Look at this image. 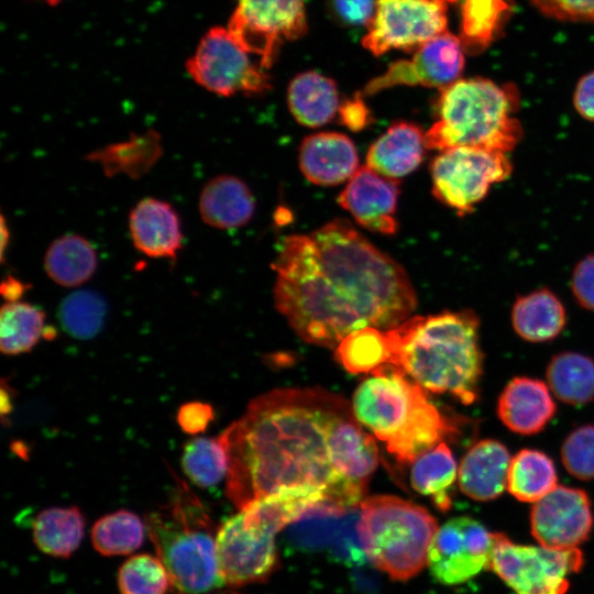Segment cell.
<instances>
[{
	"instance_id": "37",
	"label": "cell",
	"mask_w": 594,
	"mask_h": 594,
	"mask_svg": "<svg viewBox=\"0 0 594 594\" xmlns=\"http://www.w3.org/2000/svg\"><path fill=\"white\" fill-rule=\"evenodd\" d=\"M182 466L187 477L200 487L218 484L228 474L229 455L221 435L196 438L184 447Z\"/></svg>"
},
{
	"instance_id": "10",
	"label": "cell",
	"mask_w": 594,
	"mask_h": 594,
	"mask_svg": "<svg viewBox=\"0 0 594 594\" xmlns=\"http://www.w3.org/2000/svg\"><path fill=\"white\" fill-rule=\"evenodd\" d=\"M250 55L228 28L213 26L202 35L185 66L197 85L215 95H260L271 88V81L265 68L256 66Z\"/></svg>"
},
{
	"instance_id": "16",
	"label": "cell",
	"mask_w": 594,
	"mask_h": 594,
	"mask_svg": "<svg viewBox=\"0 0 594 594\" xmlns=\"http://www.w3.org/2000/svg\"><path fill=\"white\" fill-rule=\"evenodd\" d=\"M464 54L459 35L447 30L416 48L409 59L391 64L385 73L369 81L360 94L372 96L399 85L442 89L460 79Z\"/></svg>"
},
{
	"instance_id": "42",
	"label": "cell",
	"mask_w": 594,
	"mask_h": 594,
	"mask_svg": "<svg viewBox=\"0 0 594 594\" xmlns=\"http://www.w3.org/2000/svg\"><path fill=\"white\" fill-rule=\"evenodd\" d=\"M570 285L575 301L594 311V254L585 255L575 264Z\"/></svg>"
},
{
	"instance_id": "6",
	"label": "cell",
	"mask_w": 594,
	"mask_h": 594,
	"mask_svg": "<svg viewBox=\"0 0 594 594\" xmlns=\"http://www.w3.org/2000/svg\"><path fill=\"white\" fill-rule=\"evenodd\" d=\"M519 94L513 84L474 77L440 89L437 121L425 132L427 148L475 146L509 153L522 136L516 117Z\"/></svg>"
},
{
	"instance_id": "30",
	"label": "cell",
	"mask_w": 594,
	"mask_h": 594,
	"mask_svg": "<svg viewBox=\"0 0 594 594\" xmlns=\"http://www.w3.org/2000/svg\"><path fill=\"white\" fill-rule=\"evenodd\" d=\"M85 532V518L77 507H51L42 510L33 522V540L45 554L68 558L79 547Z\"/></svg>"
},
{
	"instance_id": "7",
	"label": "cell",
	"mask_w": 594,
	"mask_h": 594,
	"mask_svg": "<svg viewBox=\"0 0 594 594\" xmlns=\"http://www.w3.org/2000/svg\"><path fill=\"white\" fill-rule=\"evenodd\" d=\"M360 508L361 547L377 570L407 581L427 566L438 525L426 508L393 495L365 497Z\"/></svg>"
},
{
	"instance_id": "43",
	"label": "cell",
	"mask_w": 594,
	"mask_h": 594,
	"mask_svg": "<svg viewBox=\"0 0 594 594\" xmlns=\"http://www.w3.org/2000/svg\"><path fill=\"white\" fill-rule=\"evenodd\" d=\"M377 0H330L334 18L345 26H369Z\"/></svg>"
},
{
	"instance_id": "29",
	"label": "cell",
	"mask_w": 594,
	"mask_h": 594,
	"mask_svg": "<svg viewBox=\"0 0 594 594\" xmlns=\"http://www.w3.org/2000/svg\"><path fill=\"white\" fill-rule=\"evenodd\" d=\"M551 393L562 403L583 406L594 399V360L578 352H561L546 371Z\"/></svg>"
},
{
	"instance_id": "3",
	"label": "cell",
	"mask_w": 594,
	"mask_h": 594,
	"mask_svg": "<svg viewBox=\"0 0 594 594\" xmlns=\"http://www.w3.org/2000/svg\"><path fill=\"white\" fill-rule=\"evenodd\" d=\"M480 321L471 309L409 317L387 330L389 363L432 393H448L464 405L479 397L483 354Z\"/></svg>"
},
{
	"instance_id": "28",
	"label": "cell",
	"mask_w": 594,
	"mask_h": 594,
	"mask_svg": "<svg viewBox=\"0 0 594 594\" xmlns=\"http://www.w3.org/2000/svg\"><path fill=\"white\" fill-rule=\"evenodd\" d=\"M510 0H461L460 40L465 54L483 53L510 18Z\"/></svg>"
},
{
	"instance_id": "41",
	"label": "cell",
	"mask_w": 594,
	"mask_h": 594,
	"mask_svg": "<svg viewBox=\"0 0 594 594\" xmlns=\"http://www.w3.org/2000/svg\"><path fill=\"white\" fill-rule=\"evenodd\" d=\"M543 15L564 22L594 23V0H529Z\"/></svg>"
},
{
	"instance_id": "26",
	"label": "cell",
	"mask_w": 594,
	"mask_h": 594,
	"mask_svg": "<svg viewBox=\"0 0 594 594\" xmlns=\"http://www.w3.org/2000/svg\"><path fill=\"white\" fill-rule=\"evenodd\" d=\"M287 102L297 122L309 128L327 124L340 108L336 82L312 70L300 73L290 81Z\"/></svg>"
},
{
	"instance_id": "9",
	"label": "cell",
	"mask_w": 594,
	"mask_h": 594,
	"mask_svg": "<svg viewBox=\"0 0 594 594\" xmlns=\"http://www.w3.org/2000/svg\"><path fill=\"white\" fill-rule=\"evenodd\" d=\"M584 563L580 548L521 544L495 535L492 570L516 594H565L570 576Z\"/></svg>"
},
{
	"instance_id": "11",
	"label": "cell",
	"mask_w": 594,
	"mask_h": 594,
	"mask_svg": "<svg viewBox=\"0 0 594 594\" xmlns=\"http://www.w3.org/2000/svg\"><path fill=\"white\" fill-rule=\"evenodd\" d=\"M228 30L242 48L258 56L263 68H268L284 42L306 33L304 1L237 0Z\"/></svg>"
},
{
	"instance_id": "27",
	"label": "cell",
	"mask_w": 594,
	"mask_h": 594,
	"mask_svg": "<svg viewBox=\"0 0 594 594\" xmlns=\"http://www.w3.org/2000/svg\"><path fill=\"white\" fill-rule=\"evenodd\" d=\"M98 267L94 245L78 234H65L55 239L44 255L47 276L63 287H78L88 282Z\"/></svg>"
},
{
	"instance_id": "21",
	"label": "cell",
	"mask_w": 594,
	"mask_h": 594,
	"mask_svg": "<svg viewBox=\"0 0 594 594\" xmlns=\"http://www.w3.org/2000/svg\"><path fill=\"white\" fill-rule=\"evenodd\" d=\"M554 414L556 404L548 384L531 377L509 381L497 402L501 421L518 435L540 432Z\"/></svg>"
},
{
	"instance_id": "14",
	"label": "cell",
	"mask_w": 594,
	"mask_h": 594,
	"mask_svg": "<svg viewBox=\"0 0 594 594\" xmlns=\"http://www.w3.org/2000/svg\"><path fill=\"white\" fill-rule=\"evenodd\" d=\"M334 482L326 499L355 507L365 498L367 483L378 464V450L350 406L333 421L328 437Z\"/></svg>"
},
{
	"instance_id": "5",
	"label": "cell",
	"mask_w": 594,
	"mask_h": 594,
	"mask_svg": "<svg viewBox=\"0 0 594 594\" xmlns=\"http://www.w3.org/2000/svg\"><path fill=\"white\" fill-rule=\"evenodd\" d=\"M166 504L145 515L146 531L165 564L173 594H210L222 586L217 531L202 501L178 476Z\"/></svg>"
},
{
	"instance_id": "48",
	"label": "cell",
	"mask_w": 594,
	"mask_h": 594,
	"mask_svg": "<svg viewBox=\"0 0 594 594\" xmlns=\"http://www.w3.org/2000/svg\"><path fill=\"white\" fill-rule=\"evenodd\" d=\"M10 241V231L6 223V219L3 216H1V260L4 261L6 256V249L9 245Z\"/></svg>"
},
{
	"instance_id": "12",
	"label": "cell",
	"mask_w": 594,
	"mask_h": 594,
	"mask_svg": "<svg viewBox=\"0 0 594 594\" xmlns=\"http://www.w3.org/2000/svg\"><path fill=\"white\" fill-rule=\"evenodd\" d=\"M455 0H377L362 40L380 56L393 48L416 50L447 31L448 6Z\"/></svg>"
},
{
	"instance_id": "47",
	"label": "cell",
	"mask_w": 594,
	"mask_h": 594,
	"mask_svg": "<svg viewBox=\"0 0 594 594\" xmlns=\"http://www.w3.org/2000/svg\"><path fill=\"white\" fill-rule=\"evenodd\" d=\"M30 285L15 276L8 274L1 283L0 290L2 297L11 302L19 301L29 289Z\"/></svg>"
},
{
	"instance_id": "1",
	"label": "cell",
	"mask_w": 594,
	"mask_h": 594,
	"mask_svg": "<svg viewBox=\"0 0 594 594\" xmlns=\"http://www.w3.org/2000/svg\"><path fill=\"white\" fill-rule=\"evenodd\" d=\"M272 267L275 306L308 343L336 349L356 330L395 328L417 306L402 265L344 219L285 237Z\"/></svg>"
},
{
	"instance_id": "44",
	"label": "cell",
	"mask_w": 594,
	"mask_h": 594,
	"mask_svg": "<svg viewBox=\"0 0 594 594\" xmlns=\"http://www.w3.org/2000/svg\"><path fill=\"white\" fill-rule=\"evenodd\" d=\"M213 419V409L209 404L190 402L184 404L177 414L180 428L189 435L204 431Z\"/></svg>"
},
{
	"instance_id": "17",
	"label": "cell",
	"mask_w": 594,
	"mask_h": 594,
	"mask_svg": "<svg viewBox=\"0 0 594 594\" xmlns=\"http://www.w3.org/2000/svg\"><path fill=\"white\" fill-rule=\"evenodd\" d=\"M593 522L590 498L575 487L556 486L534 503L530 512L531 535L551 549L579 548L588 538Z\"/></svg>"
},
{
	"instance_id": "19",
	"label": "cell",
	"mask_w": 594,
	"mask_h": 594,
	"mask_svg": "<svg viewBox=\"0 0 594 594\" xmlns=\"http://www.w3.org/2000/svg\"><path fill=\"white\" fill-rule=\"evenodd\" d=\"M129 231L134 248L153 258L175 260L183 245L177 211L164 200L147 197L129 213Z\"/></svg>"
},
{
	"instance_id": "32",
	"label": "cell",
	"mask_w": 594,
	"mask_h": 594,
	"mask_svg": "<svg viewBox=\"0 0 594 594\" xmlns=\"http://www.w3.org/2000/svg\"><path fill=\"white\" fill-rule=\"evenodd\" d=\"M54 330L45 324V312L23 301H7L0 311V349L3 354L18 355L31 351L42 338H53Z\"/></svg>"
},
{
	"instance_id": "33",
	"label": "cell",
	"mask_w": 594,
	"mask_h": 594,
	"mask_svg": "<svg viewBox=\"0 0 594 594\" xmlns=\"http://www.w3.org/2000/svg\"><path fill=\"white\" fill-rule=\"evenodd\" d=\"M557 470L543 452L522 449L510 460L507 490L518 501L536 503L557 485Z\"/></svg>"
},
{
	"instance_id": "24",
	"label": "cell",
	"mask_w": 594,
	"mask_h": 594,
	"mask_svg": "<svg viewBox=\"0 0 594 594\" xmlns=\"http://www.w3.org/2000/svg\"><path fill=\"white\" fill-rule=\"evenodd\" d=\"M201 220L209 227L230 230L245 226L255 211V200L249 186L232 175H219L208 180L198 199Z\"/></svg>"
},
{
	"instance_id": "4",
	"label": "cell",
	"mask_w": 594,
	"mask_h": 594,
	"mask_svg": "<svg viewBox=\"0 0 594 594\" xmlns=\"http://www.w3.org/2000/svg\"><path fill=\"white\" fill-rule=\"evenodd\" d=\"M371 374L354 392L353 413L397 461L414 462L454 430L400 369L384 364Z\"/></svg>"
},
{
	"instance_id": "20",
	"label": "cell",
	"mask_w": 594,
	"mask_h": 594,
	"mask_svg": "<svg viewBox=\"0 0 594 594\" xmlns=\"http://www.w3.org/2000/svg\"><path fill=\"white\" fill-rule=\"evenodd\" d=\"M358 164L355 145L342 133H314L299 147L300 170L315 185H339L353 176Z\"/></svg>"
},
{
	"instance_id": "15",
	"label": "cell",
	"mask_w": 594,
	"mask_h": 594,
	"mask_svg": "<svg viewBox=\"0 0 594 594\" xmlns=\"http://www.w3.org/2000/svg\"><path fill=\"white\" fill-rule=\"evenodd\" d=\"M496 532L468 516L454 517L438 528L427 566L441 584L464 583L490 570Z\"/></svg>"
},
{
	"instance_id": "40",
	"label": "cell",
	"mask_w": 594,
	"mask_h": 594,
	"mask_svg": "<svg viewBox=\"0 0 594 594\" xmlns=\"http://www.w3.org/2000/svg\"><path fill=\"white\" fill-rule=\"evenodd\" d=\"M565 470L583 481L594 480V425H584L571 431L561 448Z\"/></svg>"
},
{
	"instance_id": "38",
	"label": "cell",
	"mask_w": 594,
	"mask_h": 594,
	"mask_svg": "<svg viewBox=\"0 0 594 594\" xmlns=\"http://www.w3.org/2000/svg\"><path fill=\"white\" fill-rule=\"evenodd\" d=\"M107 315L105 298L94 290H77L61 302L58 319L74 338L90 339L102 328Z\"/></svg>"
},
{
	"instance_id": "22",
	"label": "cell",
	"mask_w": 594,
	"mask_h": 594,
	"mask_svg": "<svg viewBox=\"0 0 594 594\" xmlns=\"http://www.w3.org/2000/svg\"><path fill=\"white\" fill-rule=\"evenodd\" d=\"M510 460L507 448L499 441L484 439L476 442L460 462V490L476 502L497 498L507 488Z\"/></svg>"
},
{
	"instance_id": "49",
	"label": "cell",
	"mask_w": 594,
	"mask_h": 594,
	"mask_svg": "<svg viewBox=\"0 0 594 594\" xmlns=\"http://www.w3.org/2000/svg\"><path fill=\"white\" fill-rule=\"evenodd\" d=\"M41 1L47 3V4L51 6V7H55V6H57L62 0H41Z\"/></svg>"
},
{
	"instance_id": "25",
	"label": "cell",
	"mask_w": 594,
	"mask_h": 594,
	"mask_svg": "<svg viewBox=\"0 0 594 594\" xmlns=\"http://www.w3.org/2000/svg\"><path fill=\"white\" fill-rule=\"evenodd\" d=\"M512 326L525 341L548 342L566 324V311L560 298L548 288L520 295L512 306Z\"/></svg>"
},
{
	"instance_id": "8",
	"label": "cell",
	"mask_w": 594,
	"mask_h": 594,
	"mask_svg": "<svg viewBox=\"0 0 594 594\" xmlns=\"http://www.w3.org/2000/svg\"><path fill=\"white\" fill-rule=\"evenodd\" d=\"M512 172L508 153L475 146L451 147L440 151L431 163L432 194L459 216H466Z\"/></svg>"
},
{
	"instance_id": "2",
	"label": "cell",
	"mask_w": 594,
	"mask_h": 594,
	"mask_svg": "<svg viewBox=\"0 0 594 594\" xmlns=\"http://www.w3.org/2000/svg\"><path fill=\"white\" fill-rule=\"evenodd\" d=\"M349 403L317 388L274 389L254 398L222 433L227 496L239 509L274 493L334 482L328 437Z\"/></svg>"
},
{
	"instance_id": "35",
	"label": "cell",
	"mask_w": 594,
	"mask_h": 594,
	"mask_svg": "<svg viewBox=\"0 0 594 594\" xmlns=\"http://www.w3.org/2000/svg\"><path fill=\"white\" fill-rule=\"evenodd\" d=\"M337 361L350 373H371L389 363L387 330L366 327L346 336L334 349Z\"/></svg>"
},
{
	"instance_id": "31",
	"label": "cell",
	"mask_w": 594,
	"mask_h": 594,
	"mask_svg": "<svg viewBox=\"0 0 594 594\" xmlns=\"http://www.w3.org/2000/svg\"><path fill=\"white\" fill-rule=\"evenodd\" d=\"M457 479V462L444 442L427 450L413 462L410 471L413 488L431 497L433 504L442 512L451 506L450 492Z\"/></svg>"
},
{
	"instance_id": "39",
	"label": "cell",
	"mask_w": 594,
	"mask_h": 594,
	"mask_svg": "<svg viewBox=\"0 0 594 594\" xmlns=\"http://www.w3.org/2000/svg\"><path fill=\"white\" fill-rule=\"evenodd\" d=\"M117 580L121 594H166L172 588L169 573L157 554L130 557L120 566Z\"/></svg>"
},
{
	"instance_id": "18",
	"label": "cell",
	"mask_w": 594,
	"mask_h": 594,
	"mask_svg": "<svg viewBox=\"0 0 594 594\" xmlns=\"http://www.w3.org/2000/svg\"><path fill=\"white\" fill-rule=\"evenodd\" d=\"M398 195L397 179L387 178L364 165L349 179L338 202L363 228L391 235L398 229Z\"/></svg>"
},
{
	"instance_id": "13",
	"label": "cell",
	"mask_w": 594,
	"mask_h": 594,
	"mask_svg": "<svg viewBox=\"0 0 594 594\" xmlns=\"http://www.w3.org/2000/svg\"><path fill=\"white\" fill-rule=\"evenodd\" d=\"M275 536L242 509L223 521L217 531L223 583L240 587L267 580L278 565Z\"/></svg>"
},
{
	"instance_id": "46",
	"label": "cell",
	"mask_w": 594,
	"mask_h": 594,
	"mask_svg": "<svg viewBox=\"0 0 594 594\" xmlns=\"http://www.w3.org/2000/svg\"><path fill=\"white\" fill-rule=\"evenodd\" d=\"M573 107L583 119L594 122V70L578 81L573 92Z\"/></svg>"
},
{
	"instance_id": "45",
	"label": "cell",
	"mask_w": 594,
	"mask_h": 594,
	"mask_svg": "<svg viewBox=\"0 0 594 594\" xmlns=\"http://www.w3.org/2000/svg\"><path fill=\"white\" fill-rule=\"evenodd\" d=\"M362 97L361 94H358L353 98L345 100L339 108L342 124L352 131L364 129L371 120L370 110Z\"/></svg>"
},
{
	"instance_id": "34",
	"label": "cell",
	"mask_w": 594,
	"mask_h": 594,
	"mask_svg": "<svg viewBox=\"0 0 594 594\" xmlns=\"http://www.w3.org/2000/svg\"><path fill=\"white\" fill-rule=\"evenodd\" d=\"M161 152L158 134L148 131L144 135L133 134L127 142L95 152L89 160L100 163L107 175L124 173L138 177L151 168Z\"/></svg>"
},
{
	"instance_id": "36",
	"label": "cell",
	"mask_w": 594,
	"mask_h": 594,
	"mask_svg": "<svg viewBox=\"0 0 594 594\" xmlns=\"http://www.w3.org/2000/svg\"><path fill=\"white\" fill-rule=\"evenodd\" d=\"M146 526L129 510H118L99 518L91 529V542L106 557L132 553L144 541Z\"/></svg>"
},
{
	"instance_id": "23",
	"label": "cell",
	"mask_w": 594,
	"mask_h": 594,
	"mask_svg": "<svg viewBox=\"0 0 594 594\" xmlns=\"http://www.w3.org/2000/svg\"><path fill=\"white\" fill-rule=\"evenodd\" d=\"M427 150L425 133L407 121L393 123L370 146L366 165L378 174L398 179L419 167Z\"/></svg>"
}]
</instances>
